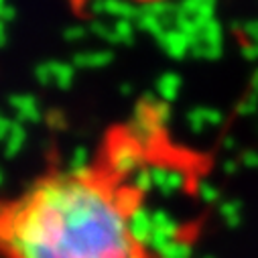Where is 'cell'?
<instances>
[{"mask_svg":"<svg viewBox=\"0 0 258 258\" xmlns=\"http://www.w3.org/2000/svg\"><path fill=\"white\" fill-rule=\"evenodd\" d=\"M153 122L120 126L92 159L0 200V258H165L145 212Z\"/></svg>","mask_w":258,"mask_h":258,"instance_id":"6da1fadb","label":"cell"},{"mask_svg":"<svg viewBox=\"0 0 258 258\" xmlns=\"http://www.w3.org/2000/svg\"><path fill=\"white\" fill-rule=\"evenodd\" d=\"M250 33H252V39L258 41V21H254V23L250 25Z\"/></svg>","mask_w":258,"mask_h":258,"instance_id":"7a4b0ae2","label":"cell"},{"mask_svg":"<svg viewBox=\"0 0 258 258\" xmlns=\"http://www.w3.org/2000/svg\"><path fill=\"white\" fill-rule=\"evenodd\" d=\"M128 3H137V5H155V3H163V0H128Z\"/></svg>","mask_w":258,"mask_h":258,"instance_id":"3957f363","label":"cell"}]
</instances>
